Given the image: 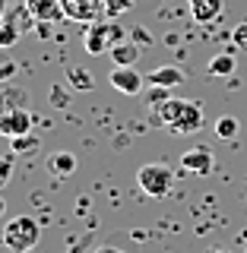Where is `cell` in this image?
<instances>
[{
    "label": "cell",
    "mask_w": 247,
    "mask_h": 253,
    "mask_svg": "<svg viewBox=\"0 0 247 253\" xmlns=\"http://www.w3.org/2000/svg\"><path fill=\"white\" fill-rule=\"evenodd\" d=\"M158 121L171 133L190 136V133L203 130V105L197 98H168L158 105Z\"/></svg>",
    "instance_id": "cell-1"
},
{
    "label": "cell",
    "mask_w": 247,
    "mask_h": 253,
    "mask_svg": "<svg viewBox=\"0 0 247 253\" xmlns=\"http://www.w3.org/2000/svg\"><path fill=\"white\" fill-rule=\"evenodd\" d=\"M38 237H42V228H38V221L32 215H16L3 228V244L13 253H29L38 244Z\"/></svg>",
    "instance_id": "cell-2"
},
{
    "label": "cell",
    "mask_w": 247,
    "mask_h": 253,
    "mask_svg": "<svg viewBox=\"0 0 247 253\" xmlns=\"http://www.w3.org/2000/svg\"><path fill=\"white\" fill-rule=\"evenodd\" d=\"M137 184H140V190L146 196L162 200V196H168L171 187H174V171L168 165H162V162H149V165H143L137 171Z\"/></svg>",
    "instance_id": "cell-3"
},
{
    "label": "cell",
    "mask_w": 247,
    "mask_h": 253,
    "mask_svg": "<svg viewBox=\"0 0 247 253\" xmlns=\"http://www.w3.org/2000/svg\"><path fill=\"white\" fill-rule=\"evenodd\" d=\"M117 42H124V32L121 26H108V22H92L89 29H86V51L92 54V57H101V54H111V47Z\"/></svg>",
    "instance_id": "cell-4"
},
{
    "label": "cell",
    "mask_w": 247,
    "mask_h": 253,
    "mask_svg": "<svg viewBox=\"0 0 247 253\" xmlns=\"http://www.w3.org/2000/svg\"><path fill=\"white\" fill-rule=\"evenodd\" d=\"M60 3H63L67 19L86 22V26H92V22H99L105 16V0H60Z\"/></svg>",
    "instance_id": "cell-5"
},
{
    "label": "cell",
    "mask_w": 247,
    "mask_h": 253,
    "mask_svg": "<svg viewBox=\"0 0 247 253\" xmlns=\"http://www.w3.org/2000/svg\"><path fill=\"white\" fill-rule=\"evenodd\" d=\"M32 114L26 108H10L6 114H0V136H6V139H16V136H26V133H32Z\"/></svg>",
    "instance_id": "cell-6"
},
{
    "label": "cell",
    "mask_w": 247,
    "mask_h": 253,
    "mask_svg": "<svg viewBox=\"0 0 247 253\" xmlns=\"http://www.w3.org/2000/svg\"><path fill=\"white\" fill-rule=\"evenodd\" d=\"M212 165H216V158H212V152L206 146H194V149H187V152L181 155V168L197 174V177H206V174L212 171Z\"/></svg>",
    "instance_id": "cell-7"
},
{
    "label": "cell",
    "mask_w": 247,
    "mask_h": 253,
    "mask_svg": "<svg viewBox=\"0 0 247 253\" xmlns=\"http://www.w3.org/2000/svg\"><path fill=\"white\" fill-rule=\"evenodd\" d=\"M143 83H146V76H143L137 67H114L111 70V85L124 95H140Z\"/></svg>",
    "instance_id": "cell-8"
},
{
    "label": "cell",
    "mask_w": 247,
    "mask_h": 253,
    "mask_svg": "<svg viewBox=\"0 0 247 253\" xmlns=\"http://www.w3.org/2000/svg\"><path fill=\"white\" fill-rule=\"evenodd\" d=\"M22 3L32 10V16H35L38 22H60V19H67L60 0H22Z\"/></svg>",
    "instance_id": "cell-9"
},
{
    "label": "cell",
    "mask_w": 247,
    "mask_h": 253,
    "mask_svg": "<svg viewBox=\"0 0 247 253\" xmlns=\"http://www.w3.org/2000/svg\"><path fill=\"white\" fill-rule=\"evenodd\" d=\"M187 3H190V16L200 26H212L225 10V0H187Z\"/></svg>",
    "instance_id": "cell-10"
},
{
    "label": "cell",
    "mask_w": 247,
    "mask_h": 253,
    "mask_svg": "<svg viewBox=\"0 0 247 253\" xmlns=\"http://www.w3.org/2000/svg\"><path fill=\"white\" fill-rule=\"evenodd\" d=\"M184 70L181 67H158V70H152V73H146V83L149 85H155V89H174V85H181L184 83Z\"/></svg>",
    "instance_id": "cell-11"
},
{
    "label": "cell",
    "mask_w": 247,
    "mask_h": 253,
    "mask_svg": "<svg viewBox=\"0 0 247 253\" xmlns=\"http://www.w3.org/2000/svg\"><path fill=\"white\" fill-rule=\"evenodd\" d=\"M143 47L133 44V42H117L114 47H111V60H114V67H137Z\"/></svg>",
    "instance_id": "cell-12"
},
{
    "label": "cell",
    "mask_w": 247,
    "mask_h": 253,
    "mask_svg": "<svg viewBox=\"0 0 247 253\" xmlns=\"http://www.w3.org/2000/svg\"><path fill=\"white\" fill-rule=\"evenodd\" d=\"M238 70V60H235V47H228V51H219L216 57L209 60V67H206V73L209 76H235Z\"/></svg>",
    "instance_id": "cell-13"
},
{
    "label": "cell",
    "mask_w": 247,
    "mask_h": 253,
    "mask_svg": "<svg viewBox=\"0 0 247 253\" xmlns=\"http://www.w3.org/2000/svg\"><path fill=\"white\" fill-rule=\"evenodd\" d=\"M48 171H51L54 177H70V174L76 171V155L73 152H54V155H48Z\"/></svg>",
    "instance_id": "cell-14"
},
{
    "label": "cell",
    "mask_w": 247,
    "mask_h": 253,
    "mask_svg": "<svg viewBox=\"0 0 247 253\" xmlns=\"http://www.w3.org/2000/svg\"><path fill=\"white\" fill-rule=\"evenodd\" d=\"M3 16H6V19H10V22H13V26L19 29V32H32V29L38 26V19H35V16H32V10H29L26 3L6 6V13H3Z\"/></svg>",
    "instance_id": "cell-15"
},
{
    "label": "cell",
    "mask_w": 247,
    "mask_h": 253,
    "mask_svg": "<svg viewBox=\"0 0 247 253\" xmlns=\"http://www.w3.org/2000/svg\"><path fill=\"white\" fill-rule=\"evenodd\" d=\"M19 35H22V32L16 29L6 16H0V51H10V47L19 42Z\"/></svg>",
    "instance_id": "cell-16"
},
{
    "label": "cell",
    "mask_w": 247,
    "mask_h": 253,
    "mask_svg": "<svg viewBox=\"0 0 247 253\" xmlns=\"http://www.w3.org/2000/svg\"><path fill=\"white\" fill-rule=\"evenodd\" d=\"M238 130H241V121L232 117V114H225V117H219V121H216V136L219 139H235Z\"/></svg>",
    "instance_id": "cell-17"
},
{
    "label": "cell",
    "mask_w": 247,
    "mask_h": 253,
    "mask_svg": "<svg viewBox=\"0 0 247 253\" xmlns=\"http://www.w3.org/2000/svg\"><path fill=\"white\" fill-rule=\"evenodd\" d=\"M130 10H133V0H105V16L108 19H117V16H124Z\"/></svg>",
    "instance_id": "cell-18"
},
{
    "label": "cell",
    "mask_w": 247,
    "mask_h": 253,
    "mask_svg": "<svg viewBox=\"0 0 247 253\" xmlns=\"http://www.w3.org/2000/svg\"><path fill=\"white\" fill-rule=\"evenodd\" d=\"M67 73H70V83H73L76 89H83V92H89V89H92V76L86 73V70H79V67H70Z\"/></svg>",
    "instance_id": "cell-19"
},
{
    "label": "cell",
    "mask_w": 247,
    "mask_h": 253,
    "mask_svg": "<svg viewBox=\"0 0 247 253\" xmlns=\"http://www.w3.org/2000/svg\"><path fill=\"white\" fill-rule=\"evenodd\" d=\"M10 142H13V152H32V149H38V139L32 136V133H26V136H16Z\"/></svg>",
    "instance_id": "cell-20"
},
{
    "label": "cell",
    "mask_w": 247,
    "mask_h": 253,
    "mask_svg": "<svg viewBox=\"0 0 247 253\" xmlns=\"http://www.w3.org/2000/svg\"><path fill=\"white\" fill-rule=\"evenodd\" d=\"M13 177V155H0V190L10 184Z\"/></svg>",
    "instance_id": "cell-21"
},
{
    "label": "cell",
    "mask_w": 247,
    "mask_h": 253,
    "mask_svg": "<svg viewBox=\"0 0 247 253\" xmlns=\"http://www.w3.org/2000/svg\"><path fill=\"white\" fill-rule=\"evenodd\" d=\"M16 73V63L10 60V54L6 51H0V79H10Z\"/></svg>",
    "instance_id": "cell-22"
},
{
    "label": "cell",
    "mask_w": 247,
    "mask_h": 253,
    "mask_svg": "<svg viewBox=\"0 0 247 253\" xmlns=\"http://www.w3.org/2000/svg\"><path fill=\"white\" fill-rule=\"evenodd\" d=\"M235 44H238V47H244V44H247V22L235 26Z\"/></svg>",
    "instance_id": "cell-23"
},
{
    "label": "cell",
    "mask_w": 247,
    "mask_h": 253,
    "mask_svg": "<svg viewBox=\"0 0 247 253\" xmlns=\"http://www.w3.org/2000/svg\"><path fill=\"white\" fill-rule=\"evenodd\" d=\"M95 253H124V250H121V247H99Z\"/></svg>",
    "instance_id": "cell-24"
},
{
    "label": "cell",
    "mask_w": 247,
    "mask_h": 253,
    "mask_svg": "<svg viewBox=\"0 0 247 253\" xmlns=\"http://www.w3.org/2000/svg\"><path fill=\"white\" fill-rule=\"evenodd\" d=\"M6 13V0H0V16H3Z\"/></svg>",
    "instance_id": "cell-25"
},
{
    "label": "cell",
    "mask_w": 247,
    "mask_h": 253,
    "mask_svg": "<svg viewBox=\"0 0 247 253\" xmlns=\"http://www.w3.org/2000/svg\"><path fill=\"white\" fill-rule=\"evenodd\" d=\"M3 209H6V203H3V200H0V215H3Z\"/></svg>",
    "instance_id": "cell-26"
},
{
    "label": "cell",
    "mask_w": 247,
    "mask_h": 253,
    "mask_svg": "<svg viewBox=\"0 0 247 253\" xmlns=\"http://www.w3.org/2000/svg\"><path fill=\"white\" fill-rule=\"evenodd\" d=\"M209 253H225V250H209Z\"/></svg>",
    "instance_id": "cell-27"
}]
</instances>
